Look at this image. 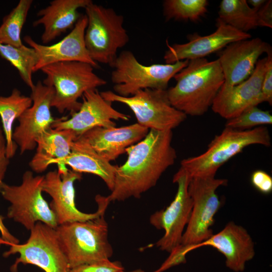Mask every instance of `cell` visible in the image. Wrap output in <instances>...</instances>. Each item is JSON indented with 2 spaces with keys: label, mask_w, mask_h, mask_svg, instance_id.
I'll list each match as a JSON object with an SVG mask.
<instances>
[{
  "label": "cell",
  "mask_w": 272,
  "mask_h": 272,
  "mask_svg": "<svg viewBox=\"0 0 272 272\" xmlns=\"http://www.w3.org/2000/svg\"><path fill=\"white\" fill-rule=\"evenodd\" d=\"M100 93L108 101L126 105L134 113L137 123L149 129L172 130L187 117L171 104L167 90L145 89L129 97L120 96L110 90Z\"/></svg>",
  "instance_id": "9c48e42d"
},
{
  "label": "cell",
  "mask_w": 272,
  "mask_h": 272,
  "mask_svg": "<svg viewBox=\"0 0 272 272\" xmlns=\"http://www.w3.org/2000/svg\"><path fill=\"white\" fill-rule=\"evenodd\" d=\"M87 25L85 32L86 47L91 59L112 67L117 51L129 42L123 27L124 18L113 9L92 2L85 8Z\"/></svg>",
  "instance_id": "8992f818"
},
{
  "label": "cell",
  "mask_w": 272,
  "mask_h": 272,
  "mask_svg": "<svg viewBox=\"0 0 272 272\" xmlns=\"http://www.w3.org/2000/svg\"><path fill=\"white\" fill-rule=\"evenodd\" d=\"M207 0H166L163 4L166 20L198 21L207 12Z\"/></svg>",
  "instance_id": "f1b7e54d"
},
{
  "label": "cell",
  "mask_w": 272,
  "mask_h": 272,
  "mask_svg": "<svg viewBox=\"0 0 272 272\" xmlns=\"http://www.w3.org/2000/svg\"><path fill=\"white\" fill-rule=\"evenodd\" d=\"M252 145L270 146L271 138L266 127L260 126L246 130L225 127L210 142L205 152L183 159L180 168L191 178L215 176L221 166Z\"/></svg>",
  "instance_id": "3957f363"
},
{
  "label": "cell",
  "mask_w": 272,
  "mask_h": 272,
  "mask_svg": "<svg viewBox=\"0 0 272 272\" xmlns=\"http://www.w3.org/2000/svg\"><path fill=\"white\" fill-rule=\"evenodd\" d=\"M0 55L18 70L22 80L32 90L35 86L32 73L38 61L35 49L24 44L16 47L0 43Z\"/></svg>",
  "instance_id": "4316f807"
},
{
  "label": "cell",
  "mask_w": 272,
  "mask_h": 272,
  "mask_svg": "<svg viewBox=\"0 0 272 272\" xmlns=\"http://www.w3.org/2000/svg\"><path fill=\"white\" fill-rule=\"evenodd\" d=\"M176 84L167 89L171 104L186 116H201L212 106L224 83L219 60H189L174 77Z\"/></svg>",
  "instance_id": "7a4b0ae2"
},
{
  "label": "cell",
  "mask_w": 272,
  "mask_h": 272,
  "mask_svg": "<svg viewBox=\"0 0 272 272\" xmlns=\"http://www.w3.org/2000/svg\"><path fill=\"white\" fill-rule=\"evenodd\" d=\"M9 164L10 159L7 156L6 139L3 129L0 127V184L4 182Z\"/></svg>",
  "instance_id": "e575fe53"
},
{
  "label": "cell",
  "mask_w": 272,
  "mask_h": 272,
  "mask_svg": "<svg viewBox=\"0 0 272 272\" xmlns=\"http://www.w3.org/2000/svg\"><path fill=\"white\" fill-rule=\"evenodd\" d=\"M250 181L253 186L261 193L268 194L272 191V177L263 170L254 171L251 175Z\"/></svg>",
  "instance_id": "d6a6232c"
},
{
  "label": "cell",
  "mask_w": 272,
  "mask_h": 272,
  "mask_svg": "<svg viewBox=\"0 0 272 272\" xmlns=\"http://www.w3.org/2000/svg\"><path fill=\"white\" fill-rule=\"evenodd\" d=\"M90 64L81 61L53 63L40 70L46 76L43 84L52 87L54 93L51 107L60 113L78 111L81 106L78 99L89 90L106 84V81L94 72Z\"/></svg>",
  "instance_id": "5b68a950"
},
{
  "label": "cell",
  "mask_w": 272,
  "mask_h": 272,
  "mask_svg": "<svg viewBox=\"0 0 272 272\" xmlns=\"http://www.w3.org/2000/svg\"><path fill=\"white\" fill-rule=\"evenodd\" d=\"M81 178L82 173L69 170L64 165H58L57 170L50 171L44 176L42 190L52 198L49 206L58 225L94 219L105 214L110 202L106 196L100 195L95 197L98 205L96 212L86 213L77 208L74 182Z\"/></svg>",
  "instance_id": "7c38bea8"
},
{
  "label": "cell",
  "mask_w": 272,
  "mask_h": 272,
  "mask_svg": "<svg viewBox=\"0 0 272 272\" xmlns=\"http://www.w3.org/2000/svg\"><path fill=\"white\" fill-rule=\"evenodd\" d=\"M87 25L86 15H81L70 33L60 41L49 46L38 43L31 36H25L24 40L35 49L38 56L33 73L47 65L62 61H81L97 67L98 63L91 59L85 44Z\"/></svg>",
  "instance_id": "ac0fdd59"
},
{
  "label": "cell",
  "mask_w": 272,
  "mask_h": 272,
  "mask_svg": "<svg viewBox=\"0 0 272 272\" xmlns=\"http://www.w3.org/2000/svg\"><path fill=\"white\" fill-rule=\"evenodd\" d=\"M218 14L220 20L243 32L259 27L257 11L245 0H223Z\"/></svg>",
  "instance_id": "484cf974"
},
{
  "label": "cell",
  "mask_w": 272,
  "mask_h": 272,
  "mask_svg": "<svg viewBox=\"0 0 272 272\" xmlns=\"http://www.w3.org/2000/svg\"><path fill=\"white\" fill-rule=\"evenodd\" d=\"M31 92L32 104L18 118L19 125L13 132V140L21 155L36 148L37 139L51 127L56 119L50 110L54 93L53 87L38 81Z\"/></svg>",
  "instance_id": "5bb4252c"
},
{
  "label": "cell",
  "mask_w": 272,
  "mask_h": 272,
  "mask_svg": "<svg viewBox=\"0 0 272 272\" xmlns=\"http://www.w3.org/2000/svg\"><path fill=\"white\" fill-rule=\"evenodd\" d=\"M266 61V57L258 59L251 75L242 82L232 87L222 86L212 104V110L229 119L262 103L261 87Z\"/></svg>",
  "instance_id": "e0dca14e"
},
{
  "label": "cell",
  "mask_w": 272,
  "mask_h": 272,
  "mask_svg": "<svg viewBox=\"0 0 272 272\" xmlns=\"http://www.w3.org/2000/svg\"><path fill=\"white\" fill-rule=\"evenodd\" d=\"M44 176H34L27 170L22 176V182L12 185L4 182L0 184V193L10 203L7 217L30 231L37 222L51 227L58 226L55 216L43 198L42 185Z\"/></svg>",
  "instance_id": "ba28073f"
},
{
  "label": "cell",
  "mask_w": 272,
  "mask_h": 272,
  "mask_svg": "<svg viewBox=\"0 0 272 272\" xmlns=\"http://www.w3.org/2000/svg\"><path fill=\"white\" fill-rule=\"evenodd\" d=\"M92 2L91 0H53L47 7L40 10L37 14L40 18L33 23V26H43L44 31L41 37L42 43L47 44L73 28L81 16L78 10L85 8Z\"/></svg>",
  "instance_id": "7402d4cb"
},
{
  "label": "cell",
  "mask_w": 272,
  "mask_h": 272,
  "mask_svg": "<svg viewBox=\"0 0 272 272\" xmlns=\"http://www.w3.org/2000/svg\"><path fill=\"white\" fill-rule=\"evenodd\" d=\"M188 60L173 63H141L129 50L122 51L112 66L111 80L114 93L120 96L129 97L145 89L167 90L170 80L185 67Z\"/></svg>",
  "instance_id": "52a82bcc"
},
{
  "label": "cell",
  "mask_w": 272,
  "mask_h": 272,
  "mask_svg": "<svg viewBox=\"0 0 272 272\" xmlns=\"http://www.w3.org/2000/svg\"><path fill=\"white\" fill-rule=\"evenodd\" d=\"M32 104L31 97L22 95L16 88L10 95L0 96V117L6 141L7 156L10 159L15 156L18 148L13 140V124Z\"/></svg>",
  "instance_id": "d4e9b609"
},
{
  "label": "cell",
  "mask_w": 272,
  "mask_h": 272,
  "mask_svg": "<svg viewBox=\"0 0 272 272\" xmlns=\"http://www.w3.org/2000/svg\"><path fill=\"white\" fill-rule=\"evenodd\" d=\"M271 123L272 116L270 112L254 106L246 109L238 116L227 119L225 127L246 130Z\"/></svg>",
  "instance_id": "f546056e"
},
{
  "label": "cell",
  "mask_w": 272,
  "mask_h": 272,
  "mask_svg": "<svg viewBox=\"0 0 272 272\" xmlns=\"http://www.w3.org/2000/svg\"><path fill=\"white\" fill-rule=\"evenodd\" d=\"M172 137V130L151 129L143 140L126 148V161L117 166L113 188L106 196L109 202L140 198L156 185L177 158Z\"/></svg>",
  "instance_id": "6da1fadb"
},
{
  "label": "cell",
  "mask_w": 272,
  "mask_h": 272,
  "mask_svg": "<svg viewBox=\"0 0 272 272\" xmlns=\"http://www.w3.org/2000/svg\"><path fill=\"white\" fill-rule=\"evenodd\" d=\"M1 244H3V243L2 242L1 239V237H0V246H1Z\"/></svg>",
  "instance_id": "f35d334b"
},
{
  "label": "cell",
  "mask_w": 272,
  "mask_h": 272,
  "mask_svg": "<svg viewBox=\"0 0 272 272\" xmlns=\"http://www.w3.org/2000/svg\"><path fill=\"white\" fill-rule=\"evenodd\" d=\"M70 130H58L50 127L36 140V151L29 163L36 173L45 171L50 163L67 157L71 151L73 142L76 139Z\"/></svg>",
  "instance_id": "cb8c5ba5"
},
{
  "label": "cell",
  "mask_w": 272,
  "mask_h": 272,
  "mask_svg": "<svg viewBox=\"0 0 272 272\" xmlns=\"http://www.w3.org/2000/svg\"><path fill=\"white\" fill-rule=\"evenodd\" d=\"M190 179L189 174L180 168L173 178V182L178 185L174 199L167 207L156 212L150 218L152 226L164 231V235L156 244L161 250L170 253L181 244L192 208V200L188 190Z\"/></svg>",
  "instance_id": "4fadbf2b"
},
{
  "label": "cell",
  "mask_w": 272,
  "mask_h": 272,
  "mask_svg": "<svg viewBox=\"0 0 272 272\" xmlns=\"http://www.w3.org/2000/svg\"><path fill=\"white\" fill-rule=\"evenodd\" d=\"M267 61L264 74L262 87L261 97L262 102L272 104V50L267 53Z\"/></svg>",
  "instance_id": "1f68e13d"
},
{
  "label": "cell",
  "mask_w": 272,
  "mask_h": 272,
  "mask_svg": "<svg viewBox=\"0 0 272 272\" xmlns=\"http://www.w3.org/2000/svg\"><path fill=\"white\" fill-rule=\"evenodd\" d=\"M209 246L223 254L226 266L235 272L244 271L246 263L254 256V245L247 230L242 226L229 222L219 232L202 243L194 245V249Z\"/></svg>",
  "instance_id": "44dd1931"
},
{
  "label": "cell",
  "mask_w": 272,
  "mask_h": 272,
  "mask_svg": "<svg viewBox=\"0 0 272 272\" xmlns=\"http://www.w3.org/2000/svg\"><path fill=\"white\" fill-rule=\"evenodd\" d=\"M3 256L8 257L18 254L10 267L18 272L20 264H32L44 272H70V267L60 245L56 230L42 222H37L30 230V235L23 244H12Z\"/></svg>",
  "instance_id": "30bf717a"
},
{
  "label": "cell",
  "mask_w": 272,
  "mask_h": 272,
  "mask_svg": "<svg viewBox=\"0 0 272 272\" xmlns=\"http://www.w3.org/2000/svg\"><path fill=\"white\" fill-rule=\"evenodd\" d=\"M226 179L215 176L191 178L188 192L192 200V208L187 227L182 237L181 244L195 245L207 240L213 235L216 214L221 207L216 190L227 185Z\"/></svg>",
  "instance_id": "8fae6325"
},
{
  "label": "cell",
  "mask_w": 272,
  "mask_h": 272,
  "mask_svg": "<svg viewBox=\"0 0 272 272\" xmlns=\"http://www.w3.org/2000/svg\"><path fill=\"white\" fill-rule=\"evenodd\" d=\"M80 109L71 114L70 118L55 119L51 127L70 130L78 138L96 127L116 126L114 120H129L130 116L114 109L111 102L105 100L97 89L86 91L82 97Z\"/></svg>",
  "instance_id": "9a60e30c"
},
{
  "label": "cell",
  "mask_w": 272,
  "mask_h": 272,
  "mask_svg": "<svg viewBox=\"0 0 272 272\" xmlns=\"http://www.w3.org/2000/svg\"><path fill=\"white\" fill-rule=\"evenodd\" d=\"M4 218L0 215V233L3 244L7 245L20 243L19 240L13 235L5 226L3 220Z\"/></svg>",
  "instance_id": "d590c367"
},
{
  "label": "cell",
  "mask_w": 272,
  "mask_h": 272,
  "mask_svg": "<svg viewBox=\"0 0 272 272\" xmlns=\"http://www.w3.org/2000/svg\"><path fill=\"white\" fill-rule=\"evenodd\" d=\"M54 164L67 165L80 173L94 174L102 179L110 191L113 188L117 166L112 165L80 139L73 142L71 153L67 157L53 160L50 165Z\"/></svg>",
  "instance_id": "603a6c76"
},
{
  "label": "cell",
  "mask_w": 272,
  "mask_h": 272,
  "mask_svg": "<svg viewBox=\"0 0 272 272\" xmlns=\"http://www.w3.org/2000/svg\"><path fill=\"white\" fill-rule=\"evenodd\" d=\"M248 5L254 10L258 11L265 3V0H249Z\"/></svg>",
  "instance_id": "8d00e7d4"
},
{
  "label": "cell",
  "mask_w": 272,
  "mask_h": 272,
  "mask_svg": "<svg viewBox=\"0 0 272 272\" xmlns=\"http://www.w3.org/2000/svg\"><path fill=\"white\" fill-rule=\"evenodd\" d=\"M259 27H272V1H266L257 11Z\"/></svg>",
  "instance_id": "836d02e7"
},
{
  "label": "cell",
  "mask_w": 272,
  "mask_h": 272,
  "mask_svg": "<svg viewBox=\"0 0 272 272\" xmlns=\"http://www.w3.org/2000/svg\"><path fill=\"white\" fill-rule=\"evenodd\" d=\"M149 130L138 123L119 127H96L77 139L110 162L125 153L126 148L143 140Z\"/></svg>",
  "instance_id": "ffe728a7"
},
{
  "label": "cell",
  "mask_w": 272,
  "mask_h": 272,
  "mask_svg": "<svg viewBox=\"0 0 272 272\" xmlns=\"http://www.w3.org/2000/svg\"><path fill=\"white\" fill-rule=\"evenodd\" d=\"M251 38L249 33L240 31L218 18L216 31L209 35L200 36L194 33L188 35L186 43L172 45L167 43L168 49L164 59L166 63H173L184 60L205 58L232 42Z\"/></svg>",
  "instance_id": "2e32d148"
},
{
  "label": "cell",
  "mask_w": 272,
  "mask_h": 272,
  "mask_svg": "<svg viewBox=\"0 0 272 272\" xmlns=\"http://www.w3.org/2000/svg\"><path fill=\"white\" fill-rule=\"evenodd\" d=\"M122 272H145V271L142 270V269H136V270H132V271H123Z\"/></svg>",
  "instance_id": "74e56055"
},
{
  "label": "cell",
  "mask_w": 272,
  "mask_h": 272,
  "mask_svg": "<svg viewBox=\"0 0 272 272\" xmlns=\"http://www.w3.org/2000/svg\"><path fill=\"white\" fill-rule=\"evenodd\" d=\"M271 50L269 44L256 37L232 42L219 53L224 77L222 86L232 87L247 79L253 72L259 57Z\"/></svg>",
  "instance_id": "d6986e66"
},
{
  "label": "cell",
  "mask_w": 272,
  "mask_h": 272,
  "mask_svg": "<svg viewBox=\"0 0 272 272\" xmlns=\"http://www.w3.org/2000/svg\"><path fill=\"white\" fill-rule=\"evenodd\" d=\"M121 262L110 259L83 264L70 269V272H122Z\"/></svg>",
  "instance_id": "4dcf8cb0"
},
{
  "label": "cell",
  "mask_w": 272,
  "mask_h": 272,
  "mask_svg": "<svg viewBox=\"0 0 272 272\" xmlns=\"http://www.w3.org/2000/svg\"><path fill=\"white\" fill-rule=\"evenodd\" d=\"M55 230L70 268L108 260L113 254L104 215L59 225Z\"/></svg>",
  "instance_id": "277c9868"
},
{
  "label": "cell",
  "mask_w": 272,
  "mask_h": 272,
  "mask_svg": "<svg viewBox=\"0 0 272 272\" xmlns=\"http://www.w3.org/2000/svg\"><path fill=\"white\" fill-rule=\"evenodd\" d=\"M32 3V0H20L4 18L0 26V43L16 47L23 44L21 33Z\"/></svg>",
  "instance_id": "83f0119b"
}]
</instances>
